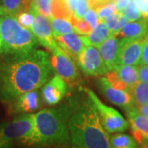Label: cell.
Returning a JSON list of instances; mask_svg holds the SVG:
<instances>
[{
	"mask_svg": "<svg viewBox=\"0 0 148 148\" xmlns=\"http://www.w3.org/2000/svg\"><path fill=\"white\" fill-rule=\"evenodd\" d=\"M68 111L64 108L43 109L33 114L34 131L32 145L68 144L69 135Z\"/></svg>",
	"mask_w": 148,
	"mask_h": 148,
	"instance_id": "obj_3",
	"label": "cell"
},
{
	"mask_svg": "<svg viewBox=\"0 0 148 148\" xmlns=\"http://www.w3.org/2000/svg\"><path fill=\"white\" fill-rule=\"evenodd\" d=\"M88 8H89L88 0H77L73 16L76 18L83 19Z\"/></svg>",
	"mask_w": 148,
	"mask_h": 148,
	"instance_id": "obj_31",
	"label": "cell"
},
{
	"mask_svg": "<svg viewBox=\"0 0 148 148\" xmlns=\"http://www.w3.org/2000/svg\"><path fill=\"white\" fill-rule=\"evenodd\" d=\"M124 111L128 119L132 138L138 145L148 146V118L141 114L135 105L127 107Z\"/></svg>",
	"mask_w": 148,
	"mask_h": 148,
	"instance_id": "obj_10",
	"label": "cell"
},
{
	"mask_svg": "<svg viewBox=\"0 0 148 148\" xmlns=\"http://www.w3.org/2000/svg\"><path fill=\"white\" fill-rule=\"evenodd\" d=\"M96 48L106 64L108 72L113 71L119 65V52L120 48V39L115 36H111Z\"/></svg>",
	"mask_w": 148,
	"mask_h": 148,
	"instance_id": "obj_14",
	"label": "cell"
},
{
	"mask_svg": "<svg viewBox=\"0 0 148 148\" xmlns=\"http://www.w3.org/2000/svg\"><path fill=\"white\" fill-rule=\"evenodd\" d=\"M33 0H0V6L5 14L16 15L23 11L29 10Z\"/></svg>",
	"mask_w": 148,
	"mask_h": 148,
	"instance_id": "obj_20",
	"label": "cell"
},
{
	"mask_svg": "<svg viewBox=\"0 0 148 148\" xmlns=\"http://www.w3.org/2000/svg\"><path fill=\"white\" fill-rule=\"evenodd\" d=\"M54 38L56 39V42L58 43V45H60L73 58H77L80 53L86 46L82 36H79L76 32L58 35L55 36Z\"/></svg>",
	"mask_w": 148,
	"mask_h": 148,
	"instance_id": "obj_16",
	"label": "cell"
},
{
	"mask_svg": "<svg viewBox=\"0 0 148 148\" xmlns=\"http://www.w3.org/2000/svg\"><path fill=\"white\" fill-rule=\"evenodd\" d=\"M117 77L130 87L139 81L138 70L137 66L132 65H118L114 70Z\"/></svg>",
	"mask_w": 148,
	"mask_h": 148,
	"instance_id": "obj_19",
	"label": "cell"
},
{
	"mask_svg": "<svg viewBox=\"0 0 148 148\" xmlns=\"http://www.w3.org/2000/svg\"><path fill=\"white\" fill-rule=\"evenodd\" d=\"M2 44H3V40H2V36H1V32H0V52H1Z\"/></svg>",
	"mask_w": 148,
	"mask_h": 148,
	"instance_id": "obj_40",
	"label": "cell"
},
{
	"mask_svg": "<svg viewBox=\"0 0 148 148\" xmlns=\"http://www.w3.org/2000/svg\"><path fill=\"white\" fill-rule=\"evenodd\" d=\"M30 9L34 13V21L31 27L32 32L36 38L38 43L51 51L57 42L53 39L54 36L49 19L40 14L33 6L31 5Z\"/></svg>",
	"mask_w": 148,
	"mask_h": 148,
	"instance_id": "obj_9",
	"label": "cell"
},
{
	"mask_svg": "<svg viewBox=\"0 0 148 148\" xmlns=\"http://www.w3.org/2000/svg\"><path fill=\"white\" fill-rule=\"evenodd\" d=\"M51 17L65 18L70 20L73 14L70 12L65 0H51Z\"/></svg>",
	"mask_w": 148,
	"mask_h": 148,
	"instance_id": "obj_24",
	"label": "cell"
},
{
	"mask_svg": "<svg viewBox=\"0 0 148 148\" xmlns=\"http://www.w3.org/2000/svg\"><path fill=\"white\" fill-rule=\"evenodd\" d=\"M69 127L75 147H110V135L103 127L99 114L89 98L71 116Z\"/></svg>",
	"mask_w": 148,
	"mask_h": 148,
	"instance_id": "obj_2",
	"label": "cell"
},
{
	"mask_svg": "<svg viewBox=\"0 0 148 148\" xmlns=\"http://www.w3.org/2000/svg\"><path fill=\"white\" fill-rule=\"evenodd\" d=\"M110 36H111V33L106 26V22L100 21L93 31L89 35L83 36L82 39L86 45H93L96 47Z\"/></svg>",
	"mask_w": 148,
	"mask_h": 148,
	"instance_id": "obj_18",
	"label": "cell"
},
{
	"mask_svg": "<svg viewBox=\"0 0 148 148\" xmlns=\"http://www.w3.org/2000/svg\"><path fill=\"white\" fill-rule=\"evenodd\" d=\"M129 92L132 96L134 105L138 106L148 104V83L139 80L130 87Z\"/></svg>",
	"mask_w": 148,
	"mask_h": 148,
	"instance_id": "obj_21",
	"label": "cell"
},
{
	"mask_svg": "<svg viewBox=\"0 0 148 148\" xmlns=\"http://www.w3.org/2000/svg\"><path fill=\"white\" fill-rule=\"evenodd\" d=\"M34 131L33 114L26 113L12 121L0 124V148L10 147L13 143L32 145Z\"/></svg>",
	"mask_w": 148,
	"mask_h": 148,
	"instance_id": "obj_5",
	"label": "cell"
},
{
	"mask_svg": "<svg viewBox=\"0 0 148 148\" xmlns=\"http://www.w3.org/2000/svg\"><path fill=\"white\" fill-rule=\"evenodd\" d=\"M66 3L68 5V8H69L70 12L73 14L75 8H76V3H77V0H65Z\"/></svg>",
	"mask_w": 148,
	"mask_h": 148,
	"instance_id": "obj_37",
	"label": "cell"
},
{
	"mask_svg": "<svg viewBox=\"0 0 148 148\" xmlns=\"http://www.w3.org/2000/svg\"><path fill=\"white\" fill-rule=\"evenodd\" d=\"M138 108V110L140 111L141 114H143V115L148 118V104L147 105H143V106H136Z\"/></svg>",
	"mask_w": 148,
	"mask_h": 148,
	"instance_id": "obj_38",
	"label": "cell"
},
{
	"mask_svg": "<svg viewBox=\"0 0 148 148\" xmlns=\"http://www.w3.org/2000/svg\"><path fill=\"white\" fill-rule=\"evenodd\" d=\"M50 4L51 0H33L32 6H33L40 14L51 18V11H50Z\"/></svg>",
	"mask_w": 148,
	"mask_h": 148,
	"instance_id": "obj_29",
	"label": "cell"
},
{
	"mask_svg": "<svg viewBox=\"0 0 148 148\" xmlns=\"http://www.w3.org/2000/svg\"><path fill=\"white\" fill-rule=\"evenodd\" d=\"M108 1H112V0H88V4H89V7L94 8L95 10L98 7H100Z\"/></svg>",
	"mask_w": 148,
	"mask_h": 148,
	"instance_id": "obj_36",
	"label": "cell"
},
{
	"mask_svg": "<svg viewBox=\"0 0 148 148\" xmlns=\"http://www.w3.org/2000/svg\"><path fill=\"white\" fill-rule=\"evenodd\" d=\"M145 39L146 37L135 40L120 39V48L118 59L119 65H139Z\"/></svg>",
	"mask_w": 148,
	"mask_h": 148,
	"instance_id": "obj_11",
	"label": "cell"
},
{
	"mask_svg": "<svg viewBox=\"0 0 148 148\" xmlns=\"http://www.w3.org/2000/svg\"><path fill=\"white\" fill-rule=\"evenodd\" d=\"M83 90L95 106L101 118V123L106 132L108 133H115L124 132L128 129L129 123L119 111L113 107L105 105L92 90L88 88H84Z\"/></svg>",
	"mask_w": 148,
	"mask_h": 148,
	"instance_id": "obj_6",
	"label": "cell"
},
{
	"mask_svg": "<svg viewBox=\"0 0 148 148\" xmlns=\"http://www.w3.org/2000/svg\"><path fill=\"white\" fill-rule=\"evenodd\" d=\"M96 12L100 21H104L107 16H110L112 14H114L119 12L117 8L116 4L114 1H108L102 5L98 7L96 9Z\"/></svg>",
	"mask_w": 148,
	"mask_h": 148,
	"instance_id": "obj_27",
	"label": "cell"
},
{
	"mask_svg": "<svg viewBox=\"0 0 148 148\" xmlns=\"http://www.w3.org/2000/svg\"><path fill=\"white\" fill-rule=\"evenodd\" d=\"M143 18H148V0H134Z\"/></svg>",
	"mask_w": 148,
	"mask_h": 148,
	"instance_id": "obj_33",
	"label": "cell"
},
{
	"mask_svg": "<svg viewBox=\"0 0 148 148\" xmlns=\"http://www.w3.org/2000/svg\"><path fill=\"white\" fill-rule=\"evenodd\" d=\"M15 16L16 17V20L21 27L27 28V29L31 28L33 21H34V13L30 8H29V10L23 11L21 12H19Z\"/></svg>",
	"mask_w": 148,
	"mask_h": 148,
	"instance_id": "obj_30",
	"label": "cell"
},
{
	"mask_svg": "<svg viewBox=\"0 0 148 148\" xmlns=\"http://www.w3.org/2000/svg\"><path fill=\"white\" fill-rule=\"evenodd\" d=\"M67 90L68 86L65 80L57 74L44 85L42 89L43 100L49 106L57 105L66 95Z\"/></svg>",
	"mask_w": 148,
	"mask_h": 148,
	"instance_id": "obj_13",
	"label": "cell"
},
{
	"mask_svg": "<svg viewBox=\"0 0 148 148\" xmlns=\"http://www.w3.org/2000/svg\"><path fill=\"white\" fill-rule=\"evenodd\" d=\"M77 60L80 69L86 76L99 77L108 73L106 64L95 46L86 45L80 53Z\"/></svg>",
	"mask_w": 148,
	"mask_h": 148,
	"instance_id": "obj_7",
	"label": "cell"
},
{
	"mask_svg": "<svg viewBox=\"0 0 148 148\" xmlns=\"http://www.w3.org/2000/svg\"><path fill=\"white\" fill-rule=\"evenodd\" d=\"M104 21L106 22V26L110 30L111 36H116L129 21L123 14L119 12L117 13L107 16Z\"/></svg>",
	"mask_w": 148,
	"mask_h": 148,
	"instance_id": "obj_22",
	"label": "cell"
},
{
	"mask_svg": "<svg viewBox=\"0 0 148 148\" xmlns=\"http://www.w3.org/2000/svg\"><path fill=\"white\" fill-rule=\"evenodd\" d=\"M122 14L127 17L129 21H134L140 20L142 15L138 10V7L136 5L134 0H131L127 6L121 12Z\"/></svg>",
	"mask_w": 148,
	"mask_h": 148,
	"instance_id": "obj_28",
	"label": "cell"
},
{
	"mask_svg": "<svg viewBox=\"0 0 148 148\" xmlns=\"http://www.w3.org/2000/svg\"><path fill=\"white\" fill-rule=\"evenodd\" d=\"M84 19L87 21V22L90 23V25L92 27L93 29H94V28L97 26V24L100 22V19H99V17H98V15H97L96 11H95L94 8H90V7H89L87 11H86V14H85L84 16Z\"/></svg>",
	"mask_w": 148,
	"mask_h": 148,
	"instance_id": "obj_32",
	"label": "cell"
},
{
	"mask_svg": "<svg viewBox=\"0 0 148 148\" xmlns=\"http://www.w3.org/2000/svg\"><path fill=\"white\" fill-rule=\"evenodd\" d=\"M3 15H5V12L3 10V8L0 6V16H3Z\"/></svg>",
	"mask_w": 148,
	"mask_h": 148,
	"instance_id": "obj_39",
	"label": "cell"
},
{
	"mask_svg": "<svg viewBox=\"0 0 148 148\" xmlns=\"http://www.w3.org/2000/svg\"><path fill=\"white\" fill-rule=\"evenodd\" d=\"M148 31V18L128 21L115 36L123 40H135L146 37Z\"/></svg>",
	"mask_w": 148,
	"mask_h": 148,
	"instance_id": "obj_17",
	"label": "cell"
},
{
	"mask_svg": "<svg viewBox=\"0 0 148 148\" xmlns=\"http://www.w3.org/2000/svg\"><path fill=\"white\" fill-rule=\"evenodd\" d=\"M97 85L101 93L112 104L123 110L134 105L132 96L129 90L115 88L111 85L106 77H102L97 80Z\"/></svg>",
	"mask_w": 148,
	"mask_h": 148,
	"instance_id": "obj_12",
	"label": "cell"
},
{
	"mask_svg": "<svg viewBox=\"0 0 148 148\" xmlns=\"http://www.w3.org/2000/svg\"><path fill=\"white\" fill-rule=\"evenodd\" d=\"M49 21H50V25L52 27L53 36L75 32L73 24L70 20L65 19V18L51 17Z\"/></svg>",
	"mask_w": 148,
	"mask_h": 148,
	"instance_id": "obj_23",
	"label": "cell"
},
{
	"mask_svg": "<svg viewBox=\"0 0 148 148\" xmlns=\"http://www.w3.org/2000/svg\"><path fill=\"white\" fill-rule=\"evenodd\" d=\"M11 102H12L11 110L13 113L34 112L40 106L39 93L36 90L23 93Z\"/></svg>",
	"mask_w": 148,
	"mask_h": 148,
	"instance_id": "obj_15",
	"label": "cell"
},
{
	"mask_svg": "<svg viewBox=\"0 0 148 148\" xmlns=\"http://www.w3.org/2000/svg\"><path fill=\"white\" fill-rule=\"evenodd\" d=\"M51 53L52 66L57 74L65 81L72 82L77 79L79 73L73 58L60 45H58V43L52 49Z\"/></svg>",
	"mask_w": 148,
	"mask_h": 148,
	"instance_id": "obj_8",
	"label": "cell"
},
{
	"mask_svg": "<svg viewBox=\"0 0 148 148\" xmlns=\"http://www.w3.org/2000/svg\"><path fill=\"white\" fill-rule=\"evenodd\" d=\"M53 71L47 52L34 49L18 56H8L0 64V97L11 102L17 96L40 88Z\"/></svg>",
	"mask_w": 148,
	"mask_h": 148,
	"instance_id": "obj_1",
	"label": "cell"
},
{
	"mask_svg": "<svg viewBox=\"0 0 148 148\" xmlns=\"http://www.w3.org/2000/svg\"><path fill=\"white\" fill-rule=\"evenodd\" d=\"M110 147L114 148H135L138 144L134 138L127 134H115L110 137Z\"/></svg>",
	"mask_w": 148,
	"mask_h": 148,
	"instance_id": "obj_25",
	"label": "cell"
},
{
	"mask_svg": "<svg viewBox=\"0 0 148 148\" xmlns=\"http://www.w3.org/2000/svg\"><path fill=\"white\" fill-rule=\"evenodd\" d=\"M70 21L73 24L74 32L78 35L86 36V35H89L90 32L93 31V28L90 25V23L87 22L85 19L83 20V19L76 18L75 16H73L70 19Z\"/></svg>",
	"mask_w": 148,
	"mask_h": 148,
	"instance_id": "obj_26",
	"label": "cell"
},
{
	"mask_svg": "<svg viewBox=\"0 0 148 148\" xmlns=\"http://www.w3.org/2000/svg\"><path fill=\"white\" fill-rule=\"evenodd\" d=\"M0 32L3 40L0 53L7 56L26 54L38 45L32 30L21 27L15 15L0 16Z\"/></svg>",
	"mask_w": 148,
	"mask_h": 148,
	"instance_id": "obj_4",
	"label": "cell"
},
{
	"mask_svg": "<svg viewBox=\"0 0 148 148\" xmlns=\"http://www.w3.org/2000/svg\"><path fill=\"white\" fill-rule=\"evenodd\" d=\"M139 80L148 83V65L139 64L138 67Z\"/></svg>",
	"mask_w": 148,
	"mask_h": 148,
	"instance_id": "obj_34",
	"label": "cell"
},
{
	"mask_svg": "<svg viewBox=\"0 0 148 148\" xmlns=\"http://www.w3.org/2000/svg\"><path fill=\"white\" fill-rule=\"evenodd\" d=\"M140 64H147V65H148V33L146 36V39H145V41H144V44H143Z\"/></svg>",
	"mask_w": 148,
	"mask_h": 148,
	"instance_id": "obj_35",
	"label": "cell"
}]
</instances>
